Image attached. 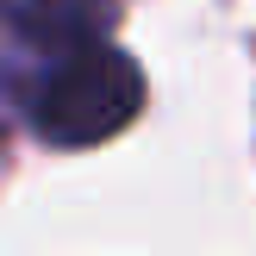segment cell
<instances>
[{
  "label": "cell",
  "instance_id": "1",
  "mask_svg": "<svg viewBox=\"0 0 256 256\" xmlns=\"http://www.w3.org/2000/svg\"><path fill=\"white\" fill-rule=\"evenodd\" d=\"M144 112V69L106 38H75L32 82V125L44 144H106Z\"/></svg>",
  "mask_w": 256,
  "mask_h": 256
},
{
  "label": "cell",
  "instance_id": "2",
  "mask_svg": "<svg viewBox=\"0 0 256 256\" xmlns=\"http://www.w3.org/2000/svg\"><path fill=\"white\" fill-rule=\"evenodd\" d=\"M0 19L25 44L62 50L75 38H100V25L112 19V0H0Z\"/></svg>",
  "mask_w": 256,
  "mask_h": 256
}]
</instances>
